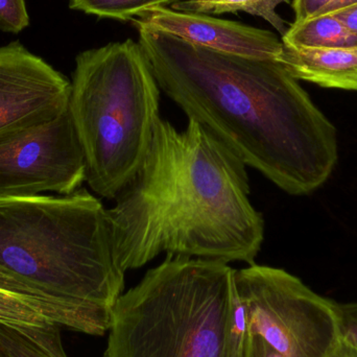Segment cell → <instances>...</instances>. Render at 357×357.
Instances as JSON below:
<instances>
[{"label": "cell", "mask_w": 357, "mask_h": 357, "mask_svg": "<svg viewBox=\"0 0 357 357\" xmlns=\"http://www.w3.org/2000/svg\"><path fill=\"white\" fill-rule=\"evenodd\" d=\"M61 327L10 326L0 323L1 357H68L61 337Z\"/></svg>", "instance_id": "cell-13"}, {"label": "cell", "mask_w": 357, "mask_h": 357, "mask_svg": "<svg viewBox=\"0 0 357 357\" xmlns=\"http://www.w3.org/2000/svg\"><path fill=\"white\" fill-rule=\"evenodd\" d=\"M277 62L298 81L357 91V47L303 50L283 44Z\"/></svg>", "instance_id": "cell-11"}, {"label": "cell", "mask_w": 357, "mask_h": 357, "mask_svg": "<svg viewBox=\"0 0 357 357\" xmlns=\"http://www.w3.org/2000/svg\"><path fill=\"white\" fill-rule=\"evenodd\" d=\"M342 339L357 349V302L339 303Z\"/></svg>", "instance_id": "cell-17"}, {"label": "cell", "mask_w": 357, "mask_h": 357, "mask_svg": "<svg viewBox=\"0 0 357 357\" xmlns=\"http://www.w3.org/2000/svg\"><path fill=\"white\" fill-rule=\"evenodd\" d=\"M70 92L71 82L22 44L0 47V135L60 116Z\"/></svg>", "instance_id": "cell-8"}, {"label": "cell", "mask_w": 357, "mask_h": 357, "mask_svg": "<svg viewBox=\"0 0 357 357\" xmlns=\"http://www.w3.org/2000/svg\"><path fill=\"white\" fill-rule=\"evenodd\" d=\"M84 181L85 157L69 109L0 135V195H71Z\"/></svg>", "instance_id": "cell-7"}, {"label": "cell", "mask_w": 357, "mask_h": 357, "mask_svg": "<svg viewBox=\"0 0 357 357\" xmlns=\"http://www.w3.org/2000/svg\"><path fill=\"white\" fill-rule=\"evenodd\" d=\"M357 6V0H337L335 3L331 4L328 8L324 10L321 15L333 14V13L339 12L344 8H351V6Z\"/></svg>", "instance_id": "cell-22"}, {"label": "cell", "mask_w": 357, "mask_h": 357, "mask_svg": "<svg viewBox=\"0 0 357 357\" xmlns=\"http://www.w3.org/2000/svg\"><path fill=\"white\" fill-rule=\"evenodd\" d=\"M69 112L83 150L86 181L113 199L135 177L160 121V87L139 42L128 39L75 59Z\"/></svg>", "instance_id": "cell-5"}, {"label": "cell", "mask_w": 357, "mask_h": 357, "mask_svg": "<svg viewBox=\"0 0 357 357\" xmlns=\"http://www.w3.org/2000/svg\"><path fill=\"white\" fill-rule=\"evenodd\" d=\"M234 268L167 255L119 298L104 357H243Z\"/></svg>", "instance_id": "cell-4"}, {"label": "cell", "mask_w": 357, "mask_h": 357, "mask_svg": "<svg viewBox=\"0 0 357 357\" xmlns=\"http://www.w3.org/2000/svg\"><path fill=\"white\" fill-rule=\"evenodd\" d=\"M335 1L337 0H293L291 6L295 13V22L319 16Z\"/></svg>", "instance_id": "cell-18"}, {"label": "cell", "mask_w": 357, "mask_h": 357, "mask_svg": "<svg viewBox=\"0 0 357 357\" xmlns=\"http://www.w3.org/2000/svg\"><path fill=\"white\" fill-rule=\"evenodd\" d=\"M283 2L289 0H181L172 8L178 12L199 14L245 12L268 21L283 36L287 31V23L276 10Z\"/></svg>", "instance_id": "cell-14"}, {"label": "cell", "mask_w": 357, "mask_h": 357, "mask_svg": "<svg viewBox=\"0 0 357 357\" xmlns=\"http://www.w3.org/2000/svg\"><path fill=\"white\" fill-rule=\"evenodd\" d=\"M243 357H283L259 335L248 333L245 335Z\"/></svg>", "instance_id": "cell-19"}, {"label": "cell", "mask_w": 357, "mask_h": 357, "mask_svg": "<svg viewBox=\"0 0 357 357\" xmlns=\"http://www.w3.org/2000/svg\"><path fill=\"white\" fill-rule=\"evenodd\" d=\"M0 357H1V356H0Z\"/></svg>", "instance_id": "cell-23"}, {"label": "cell", "mask_w": 357, "mask_h": 357, "mask_svg": "<svg viewBox=\"0 0 357 357\" xmlns=\"http://www.w3.org/2000/svg\"><path fill=\"white\" fill-rule=\"evenodd\" d=\"M340 20L345 23L348 29L357 33V6H351V8H344L339 12L333 13Z\"/></svg>", "instance_id": "cell-20"}, {"label": "cell", "mask_w": 357, "mask_h": 357, "mask_svg": "<svg viewBox=\"0 0 357 357\" xmlns=\"http://www.w3.org/2000/svg\"><path fill=\"white\" fill-rule=\"evenodd\" d=\"M178 1L181 0H69V6L102 18L132 20L144 10L173 6Z\"/></svg>", "instance_id": "cell-15"}, {"label": "cell", "mask_w": 357, "mask_h": 357, "mask_svg": "<svg viewBox=\"0 0 357 357\" xmlns=\"http://www.w3.org/2000/svg\"><path fill=\"white\" fill-rule=\"evenodd\" d=\"M331 357H357V349L351 344L342 339L337 349L333 351Z\"/></svg>", "instance_id": "cell-21"}, {"label": "cell", "mask_w": 357, "mask_h": 357, "mask_svg": "<svg viewBox=\"0 0 357 357\" xmlns=\"http://www.w3.org/2000/svg\"><path fill=\"white\" fill-rule=\"evenodd\" d=\"M107 212L125 272L162 253L250 266L264 243L247 165L192 119L178 131L160 119L139 171Z\"/></svg>", "instance_id": "cell-2"}, {"label": "cell", "mask_w": 357, "mask_h": 357, "mask_svg": "<svg viewBox=\"0 0 357 357\" xmlns=\"http://www.w3.org/2000/svg\"><path fill=\"white\" fill-rule=\"evenodd\" d=\"M132 21L137 27L171 33L195 45L235 56L277 62L283 50L282 40L272 31L199 13L159 6L140 13Z\"/></svg>", "instance_id": "cell-9"}, {"label": "cell", "mask_w": 357, "mask_h": 357, "mask_svg": "<svg viewBox=\"0 0 357 357\" xmlns=\"http://www.w3.org/2000/svg\"><path fill=\"white\" fill-rule=\"evenodd\" d=\"M281 40L284 45L303 50L357 47V33L331 14L294 22Z\"/></svg>", "instance_id": "cell-12"}, {"label": "cell", "mask_w": 357, "mask_h": 357, "mask_svg": "<svg viewBox=\"0 0 357 357\" xmlns=\"http://www.w3.org/2000/svg\"><path fill=\"white\" fill-rule=\"evenodd\" d=\"M0 323L10 326H46L102 337L109 325L75 304L33 289L0 273Z\"/></svg>", "instance_id": "cell-10"}, {"label": "cell", "mask_w": 357, "mask_h": 357, "mask_svg": "<svg viewBox=\"0 0 357 357\" xmlns=\"http://www.w3.org/2000/svg\"><path fill=\"white\" fill-rule=\"evenodd\" d=\"M137 29L160 89L247 167L291 195L328 180L339 159L337 130L282 65Z\"/></svg>", "instance_id": "cell-1"}, {"label": "cell", "mask_w": 357, "mask_h": 357, "mask_svg": "<svg viewBox=\"0 0 357 357\" xmlns=\"http://www.w3.org/2000/svg\"><path fill=\"white\" fill-rule=\"evenodd\" d=\"M0 273L109 326L125 291L108 212L84 188L59 197L0 195Z\"/></svg>", "instance_id": "cell-3"}, {"label": "cell", "mask_w": 357, "mask_h": 357, "mask_svg": "<svg viewBox=\"0 0 357 357\" xmlns=\"http://www.w3.org/2000/svg\"><path fill=\"white\" fill-rule=\"evenodd\" d=\"M29 24L25 0H0V29L20 33Z\"/></svg>", "instance_id": "cell-16"}, {"label": "cell", "mask_w": 357, "mask_h": 357, "mask_svg": "<svg viewBox=\"0 0 357 357\" xmlns=\"http://www.w3.org/2000/svg\"><path fill=\"white\" fill-rule=\"evenodd\" d=\"M248 333L283 357H331L342 341L339 303L282 268L250 264L234 271Z\"/></svg>", "instance_id": "cell-6"}]
</instances>
